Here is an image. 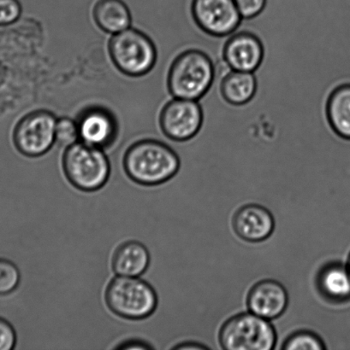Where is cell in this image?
<instances>
[{
  "label": "cell",
  "mask_w": 350,
  "mask_h": 350,
  "mask_svg": "<svg viewBox=\"0 0 350 350\" xmlns=\"http://www.w3.org/2000/svg\"><path fill=\"white\" fill-rule=\"evenodd\" d=\"M204 112L197 100L174 98L164 106L160 115V126L168 139L186 142L201 131Z\"/></svg>",
  "instance_id": "8"
},
{
  "label": "cell",
  "mask_w": 350,
  "mask_h": 350,
  "mask_svg": "<svg viewBox=\"0 0 350 350\" xmlns=\"http://www.w3.org/2000/svg\"><path fill=\"white\" fill-rule=\"evenodd\" d=\"M78 142H80V136L77 121L68 118L58 119L55 126V142L58 146L68 147Z\"/></svg>",
  "instance_id": "21"
},
{
  "label": "cell",
  "mask_w": 350,
  "mask_h": 350,
  "mask_svg": "<svg viewBox=\"0 0 350 350\" xmlns=\"http://www.w3.org/2000/svg\"><path fill=\"white\" fill-rule=\"evenodd\" d=\"M180 159L166 144L156 139H142L127 149L123 167L127 176L142 187L166 183L180 170Z\"/></svg>",
  "instance_id": "1"
},
{
  "label": "cell",
  "mask_w": 350,
  "mask_h": 350,
  "mask_svg": "<svg viewBox=\"0 0 350 350\" xmlns=\"http://www.w3.org/2000/svg\"><path fill=\"white\" fill-rule=\"evenodd\" d=\"M92 15L99 29L112 34L129 29L132 21L129 6L123 0H99Z\"/></svg>",
  "instance_id": "18"
},
{
  "label": "cell",
  "mask_w": 350,
  "mask_h": 350,
  "mask_svg": "<svg viewBox=\"0 0 350 350\" xmlns=\"http://www.w3.org/2000/svg\"><path fill=\"white\" fill-rule=\"evenodd\" d=\"M347 269L349 271V276H350V253H349V257H348V262H347Z\"/></svg>",
  "instance_id": "27"
},
{
  "label": "cell",
  "mask_w": 350,
  "mask_h": 350,
  "mask_svg": "<svg viewBox=\"0 0 350 350\" xmlns=\"http://www.w3.org/2000/svg\"><path fill=\"white\" fill-rule=\"evenodd\" d=\"M191 14L199 29L217 38L231 36L242 21L235 0H192Z\"/></svg>",
  "instance_id": "9"
},
{
  "label": "cell",
  "mask_w": 350,
  "mask_h": 350,
  "mask_svg": "<svg viewBox=\"0 0 350 350\" xmlns=\"http://www.w3.org/2000/svg\"><path fill=\"white\" fill-rule=\"evenodd\" d=\"M219 89L227 104L243 106L255 97L258 81L253 72L232 70L222 79Z\"/></svg>",
  "instance_id": "17"
},
{
  "label": "cell",
  "mask_w": 350,
  "mask_h": 350,
  "mask_svg": "<svg viewBox=\"0 0 350 350\" xmlns=\"http://www.w3.org/2000/svg\"><path fill=\"white\" fill-rule=\"evenodd\" d=\"M214 62L204 51L188 49L175 58L167 77V87L174 98L200 100L214 84Z\"/></svg>",
  "instance_id": "2"
},
{
  "label": "cell",
  "mask_w": 350,
  "mask_h": 350,
  "mask_svg": "<svg viewBox=\"0 0 350 350\" xmlns=\"http://www.w3.org/2000/svg\"><path fill=\"white\" fill-rule=\"evenodd\" d=\"M325 116L335 135L350 142V82L332 91L325 105Z\"/></svg>",
  "instance_id": "16"
},
{
  "label": "cell",
  "mask_w": 350,
  "mask_h": 350,
  "mask_svg": "<svg viewBox=\"0 0 350 350\" xmlns=\"http://www.w3.org/2000/svg\"><path fill=\"white\" fill-rule=\"evenodd\" d=\"M62 167L72 187L84 192L101 190L111 175V163L103 150L82 142L66 147Z\"/></svg>",
  "instance_id": "3"
},
{
  "label": "cell",
  "mask_w": 350,
  "mask_h": 350,
  "mask_svg": "<svg viewBox=\"0 0 350 350\" xmlns=\"http://www.w3.org/2000/svg\"><path fill=\"white\" fill-rule=\"evenodd\" d=\"M22 14L19 0H0V26L16 23Z\"/></svg>",
  "instance_id": "22"
},
{
  "label": "cell",
  "mask_w": 350,
  "mask_h": 350,
  "mask_svg": "<svg viewBox=\"0 0 350 350\" xmlns=\"http://www.w3.org/2000/svg\"><path fill=\"white\" fill-rule=\"evenodd\" d=\"M316 281L318 290L327 300L337 304L350 301V276L344 264L327 263L318 272Z\"/></svg>",
  "instance_id": "15"
},
{
  "label": "cell",
  "mask_w": 350,
  "mask_h": 350,
  "mask_svg": "<svg viewBox=\"0 0 350 350\" xmlns=\"http://www.w3.org/2000/svg\"><path fill=\"white\" fill-rule=\"evenodd\" d=\"M247 304L251 313L266 320H275L286 312L289 295L286 287L277 281L262 280L249 291Z\"/></svg>",
  "instance_id": "12"
},
{
  "label": "cell",
  "mask_w": 350,
  "mask_h": 350,
  "mask_svg": "<svg viewBox=\"0 0 350 350\" xmlns=\"http://www.w3.org/2000/svg\"><path fill=\"white\" fill-rule=\"evenodd\" d=\"M105 301L116 317L129 321H142L154 314L158 295L154 288L139 277L116 276L105 291Z\"/></svg>",
  "instance_id": "4"
},
{
  "label": "cell",
  "mask_w": 350,
  "mask_h": 350,
  "mask_svg": "<svg viewBox=\"0 0 350 350\" xmlns=\"http://www.w3.org/2000/svg\"><path fill=\"white\" fill-rule=\"evenodd\" d=\"M235 3L242 19L250 20L262 13L267 0H235Z\"/></svg>",
  "instance_id": "23"
},
{
  "label": "cell",
  "mask_w": 350,
  "mask_h": 350,
  "mask_svg": "<svg viewBox=\"0 0 350 350\" xmlns=\"http://www.w3.org/2000/svg\"><path fill=\"white\" fill-rule=\"evenodd\" d=\"M77 122L80 142L101 149L108 148L115 142L118 122L108 109L91 106L81 113Z\"/></svg>",
  "instance_id": "11"
},
{
  "label": "cell",
  "mask_w": 350,
  "mask_h": 350,
  "mask_svg": "<svg viewBox=\"0 0 350 350\" xmlns=\"http://www.w3.org/2000/svg\"><path fill=\"white\" fill-rule=\"evenodd\" d=\"M16 345L15 329L5 319L0 318V350H12Z\"/></svg>",
  "instance_id": "24"
},
{
  "label": "cell",
  "mask_w": 350,
  "mask_h": 350,
  "mask_svg": "<svg viewBox=\"0 0 350 350\" xmlns=\"http://www.w3.org/2000/svg\"><path fill=\"white\" fill-rule=\"evenodd\" d=\"M277 341V332L270 321L251 312L229 318L219 332V342L226 350H272Z\"/></svg>",
  "instance_id": "6"
},
{
  "label": "cell",
  "mask_w": 350,
  "mask_h": 350,
  "mask_svg": "<svg viewBox=\"0 0 350 350\" xmlns=\"http://www.w3.org/2000/svg\"><path fill=\"white\" fill-rule=\"evenodd\" d=\"M286 350H324L327 346L316 334L310 331L295 332L287 338L282 346Z\"/></svg>",
  "instance_id": "19"
},
{
  "label": "cell",
  "mask_w": 350,
  "mask_h": 350,
  "mask_svg": "<svg viewBox=\"0 0 350 350\" xmlns=\"http://www.w3.org/2000/svg\"><path fill=\"white\" fill-rule=\"evenodd\" d=\"M233 228L240 239L249 243L265 241L275 229V221L268 209L259 204L239 208L233 218Z\"/></svg>",
  "instance_id": "13"
},
{
  "label": "cell",
  "mask_w": 350,
  "mask_h": 350,
  "mask_svg": "<svg viewBox=\"0 0 350 350\" xmlns=\"http://www.w3.org/2000/svg\"><path fill=\"white\" fill-rule=\"evenodd\" d=\"M115 349L119 350H132V349H153V347L145 341L140 340V339H130L125 342H121Z\"/></svg>",
  "instance_id": "25"
},
{
  "label": "cell",
  "mask_w": 350,
  "mask_h": 350,
  "mask_svg": "<svg viewBox=\"0 0 350 350\" xmlns=\"http://www.w3.org/2000/svg\"><path fill=\"white\" fill-rule=\"evenodd\" d=\"M108 48L116 68L130 77H143L156 64L157 49L153 41L142 31L132 27L113 34Z\"/></svg>",
  "instance_id": "5"
},
{
  "label": "cell",
  "mask_w": 350,
  "mask_h": 350,
  "mask_svg": "<svg viewBox=\"0 0 350 350\" xmlns=\"http://www.w3.org/2000/svg\"><path fill=\"white\" fill-rule=\"evenodd\" d=\"M174 349H208L207 346L197 344V342H184V344L177 345Z\"/></svg>",
  "instance_id": "26"
},
{
  "label": "cell",
  "mask_w": 350,
  "mask_h": 350,
  "mask_svg": "<svg viewBox=\"0 0 350 350\" xmlns=\"http://www.w3.org/2000/svg\"><path fill=\"white\" fill-rule=\"evenodd\" d=\"M21 273L15 263L0 258V296L14 293L18 287Z\"/></svg>",
  "instance_id": "20"
},
{
  "label": "cell",
  "mask_w": 350,
  "mask_h": 350,
  "mask_svg": "<svg viewBox=\"0 0 350 350\" xmlns=\"http://www.w3.org/2000/svg\"><path fill=\"white\" fill-rule=\"evenodd\" d=\"M151 256L142 243L129 240L121 243L113 253L112 269L116 275L140 277L149 269Z\"/></svg>",
  "instance_id": "14"
},
{
  "label": "cell",
  "mask_w": 350,
  "mask_h": 350,
  "mask_svg": "<svg viewBox=\"0 0 350 350\" xmlns=\"http://www.w3.org/2000/svg\"><path fill=\"white\" fill-rule=\"evenodd\" d=\"M265 57L262 41L249 31L233 34L226 41L223 58L232 70L255 72Z\"/></svg>",
  "instance_id": "10"
},
{
  "label": "cell",
  "mask_w": 350,
  "mask_h": 350,
  "mask_svg": "<svg viewBox=\"0 0 350 350\" xmlns=\"http://www.w3.org/2000/svg\"><path fill=\"white\" fill-rule=\"evenodd\" d=\"M56 116L39 109L24 116L13 133V142L21 154L27 157H40L49 152L55 143Z\"/></svg>",
  "instance_id": "7"
}]
</instances>
